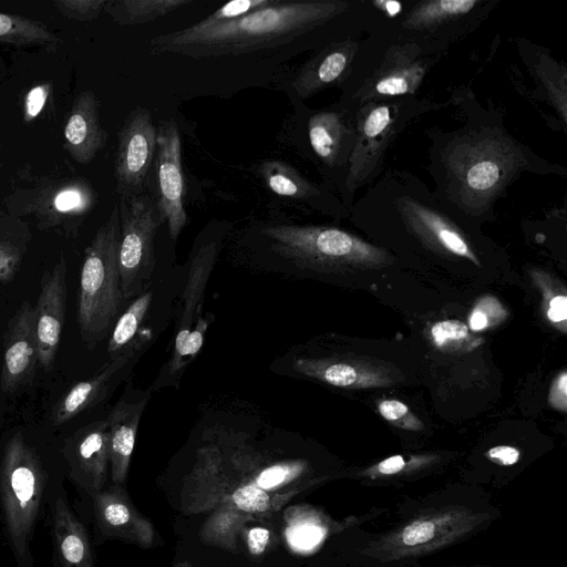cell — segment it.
<instances>
[{
    "instance_id": "cell-33",
    "label": "cell",
    "mask_w": 567,
    "mask_h": 567,
    "mask_svg": "<svg viewBox=\"0 0 567 567\" xmlns=\"http://www.w3.org/2000/svg\"><path fill=\"white\" fill-rule=\"evenodd\" d=\"M275 0H233L215 12L198 21L202 25H216L235 21L258 9L271 4Z\"/></svg>"
},
{
    "instance_id": "cell-31",
    "label": "cell",
    "mask_w": 567,
    "mask_h": 567,
    "mask_svg": "<svg viewBox=\"0 0 567 567\" xmlns=\"http://www.w3.org/2000/svg\"><path fill=\"white\" fill-rule=\"evenodd\" d=\"M468 327L460 320H443L430 329L433 346L449 353H465L482 344L483 340L470 332Z\"/></svg>"
},
{
    "instance_id": "cell-7",
    "label": "cell",
    "mask_w": 567,
    "mask_h": 567,
    "mask_svg": "<svg viewBox=\"0 0 567 567\" xmlns=\"http://www.w3.org/2000/svg\"><path fill=\"white\" fill-rule=\"evenodd\" d=\"M97 194L83 176L17 172L11 190L3 198L6 210L19 218H32L42 231L76 237L92 212Z\"/></svg>"
},
{
    "instance_id": "cell-44",
    "label": "cell",
    "mask_w": 567,
    "mask_h": 567,
    "mask_svg": "<svg viewBox=\"0 0 567 567\" xmlns=\"http://www.w3.org/2000/svg\"><path fill=\"white\" fill-rule=\"evenodd\" d=\"M373 4L391 18L398 16L402 8V4L398 1H375Z\"/></svg>"
},
{
    "instance_id": "cell-24",
    "label": "cell",
    "mask_w": 567,
    "mask_h": 567,
    "mask_svg": "<svg viewBox=\"0 0 567 567\" xmlns=\"http://www.w3.org/2000/svg\"><path fill=\"white\" fill-rule=\"evenodd\" d=\"M151 394V389H134L127 384L123 395L106 416L110 463L114 480H120L124 475L135 445L141 417Z\"/></svg>"
},
{
    "instance_id": "cell-32",
    "label": "cell",
    "mask_w": 567,
    "mask_h": 567,
    "mask_svg": "<svg viewBox=\"0 0 567 567\" xmlns=\"http://www.w3.org/2000/svg\"><path fill=\"white\" fill-rule=\"evenodd\" d=\"M507 310L493 296L480 298L468 316V329L481 332L502 323L507 318Z\"/></svg>"
},
{
    "instance_id": "cell-6",
    "label": "cell",
    "mask_w": 567,
    "mask_h": 567,
    "mask_svg": "<svg viewBox=\"0 0 567 567\" xmlns=\"http://www.w3.org/2000/svg\"><path fill=\"white\" fill-rule=\"evenodd\" d=\"M117 203L96 230L83 255L76 303L80 337L89 350L110 334L127 302L123 299L117 264Z\"/></svg>"
},
{
    "instance_id": "cell-3",
    "label": "cell",
    "mask_w": 567,
    "mask_h": 567,
    "mask_svg": "<svg viewBox=\"0 0 567 567\" xmlns=\"http://www.w3.org/2000/svg\"><path fill=\"white\" fill-rule=\"evenodd\" d=\"M433 167L441 196L465 215L487 210L529 159L522 145L496 126L476 124L450 136L436 147Z\"/></svg>"
},
{
    "instance_id": "cell-17",
    "label": "cell",
    "mask_w": 567,
    "mask_h": 567,
    "mask_svg": "<svg viewBox=\"0 0 567 567\" xmlns=\"http://www.w3.org/2000/svg\"><path fill=\"white\" fill-rule=\"evenodd\" d=\"M254 171L269 194L281 199L282 203L329 216L347 212L337 194L327 186H321L305 177L286 161L266 158L259 162Z\"/></svg>"
},
{
    "instance_id": "cell-36",
    "label": "cell",
    "mask_w": 567,
    "mask_h": 567,
    "mask_svg": "<svg viewBox=\"0 0 567 567\" xmlns=\"http://www.w3.org/2000/svg\"><path fill=\"white\" fill-rule=\"evenodd\" d=\"M233 499L238 508L245 512H264L269 506V496L260 487L246 485L237 488Z\"/></svg>"
},
{
    "instance_id": "cell-8",
    "label": "cell",
    "mask_w": 567,
    "mask_h": 567,
    "mask_svg": "<svg viewBox=\"0 0 567 567\" xmlns=\"http://www.w3.org/2000/svg\"><path fill=\"white\" fill-rule=\"evenodd\" d=\"M420 105L412 99L371 101L355 111V140L349 158L340 199L348 209L355 192L371 182L381 168L386 148Z\"/></svg>"
},
{
    "instance_id": "cell-20",
    "label": "cell",
    "mask_w": 567,
    "mask_h": 567,
    "mask_svg": "<svg viewBox=\"0 0 567 567\" xmlns=\"http://www.w3.org/2000/svg\"><path fill=\"white\" fill-rule=\"evenodd\" d=\"M142 348H131L110 357L92 377L75 383L56 403L52 411V423L61 425L99 403L128 373L140 357Z\"/></svg>"
},
{
    "instance_id": "cell-41",
    "label": "cell",
    "mask_w": 567,
    "mask_h": 567,
    "mask_svg": "<svg viewBox=\"0 0 567 567\" xmlns=\"http://www.w3.org/2000/svg\"><path fill=\"white\" fill-rule=\"evenodd\" d=\"M412 463L414 462L406 461L402 455H393L378 463L371 468V473L378 475H394L402 472Z\"/></svg>"
},
{
    "instance_id": "cell-2",
    "label": "cell",
    "mask_w": 567,
    "mask_h": 567,
    "mask_svg": "<svg viewBox=\"0 0 567 567\" xmlns=\"http://www.w3.org/2000/svg\"><path fill=\"white\" fill-rule=\"evenodd\" d=\"M349 7L343 1L275 0L235 21L216 25L196 22L158 35L150 41V52L195 60L292 53V49L315 44Z\"/></svg>"
},
{
    "instance_id": "cell-1",
    "label": "cell",
    "mask_w": 567,
    "mask_h": 567,
    "mask_svg": "<svg viewBox=\"0 0 567 567\" xmlns=\"http://www.w3.org/2000/svg\"><path fill=\"white\" fill-rule=\"evenodd\" d=\"M226 246L237 266L287 279L338 277L394 261L385 249L347 230L299 223L278 210L234 227Z\"/></svg>"
},
{
    "instance_id": "cell-9",
    "label": "cell",
    "mask_w": 567,
    "mask_h": 567,
    "mask_svg": "<svg viewBox=\"0 0 567 567\" xmlns=\"http://www.w3.org/2000/svg\"><path fill=\"white\" fill-rule=\"evenodd\" d=\"M269 370L342 389L386 388L404 379L386 362L349 353H320L308 343L290 347L270 363Z\"/></svg>"
},
{
    "instance_id": "cell-12",
    "label": "cell",
    "mask_w": 567,
    "mask_h": 567,
    "mask_svg": "<svg viewBox=\"0 0 567 567\" xmlns=\"http://www.w3.org/2000/svg\"><path fill=\"white\" fill-rule=\"evenodd\" d=\"M157 144V128L151 112L136 107L125 117L114 157L118 198L131 199L145 193V182Z\"/></svg>"
},
{
    "instance_id": "cell-35",
    "label": "cell",
    "mask_w": 567,
    "mask_h": 567,
    "mask_svg": "<svg viewBox=\"0 0 567 567\" xmlns=\"http://www.w3.org/2000/svg\"><path fill=\"white\" fill-rule=\"evenodd\" d=\"M106 2L107 0H55L53 6L69 20L87 22L100 16Z\"/></svg>"
},
{
    "instance_id": "cell-15",
    "label": "cell",
    "mask_w": 567,
    "mask_h": 567,
    "mask_svg": "<svg viewBox=\"0 0 567 567\" xmlns=\"http://www.w3.org/2000/svg\"><path fill=\"white\" fill-rule=\"evenodd\" d=\"M157 128L156 167L158 178L157 205L167 224L172 240H176L188 217L184 208V176L182 140L173 120L161 121Z\"/></svg>"
},
{
    "instance_id": "cell-23",
    "label": "cell",
    "mask_w": 567,
    "mask_h": 567,
    "mask_svg": "<svg viewBox=\"0 0 567 567\" xmlns=\"http://www.w3.org/2000/svg\"><path fill=\"white\" fill-rule=\"evenodd\" d=\"M107 133L102 126L99 100L84 90L75 97L63 128V148L80 164H89L102 151Z\"/></svg>"
},
{
    "instance_id": "cell-26",
    "label": "cell",
    "mask_w": 567,
    "mask_h": 567,
    "mask_svg": "<svg viewBox=\"0 0 567 567\" xmlns=\"http://www.w3.org/2000/svg\"><path fill=\"white\" fill-rule=\"evenodd\" d=\"M32 240L29 224L0 208V282L9 284L18 274Z\"/></svg>"
},
{
    "instance_id": "cell-42",
    "label": "cell",
    "mask_w": 567,
    "mask_h": 567,
    "mask_svg": "<svg viewBox=\"0 0 567 567\" xmlns=\"http://www.w3.org/2000/svg\"><path fill=\"white\" fill-rule=\"evenodd\" d=\"M291 542L299 547L312 546L319 539V530L313 527H298L290 533Z\"/></svg>"
},
{
    "instance_id": "cell-28",
    "label": "cell",
    "mask_w": 567,
    "mask_h": 567,
    "mask_svg": "<svg viewBox=\"0 0 567 567\" xmlns=\"http://www.w3.org/2000/svg\"><path fill=\"white\" fill-rule=\"evenodd\" d=\"M59 38L42 22L23 16L0 13V44L41 48L53 52Z\"/></svg>"
},
{
    "instance_id": "cell-21",
    "label": "cell",
    "mask_w": 567,
    "mask_h": 567,
    "mask_svg": "<svg viewBox=\"0 0 567 567\" xmlns=\"http://www.w3.org/2000/svg\"><path fill=\"white\" fill-rule=\"evenodd\" d=\"M47 522L54 567H93L87 532L71 505L64 486L52 501Z\"/></svg>"
},
{
    "instance_id": "cell-11",
    "label": "cell",
    "mask_w": 567,
    "mask_h": 567,
    "mask_svg": "<svg viewBox=\"0 0 567 567\" xmlns=\"http://www.w3.org/2000/svg\"><path fill=\"white\" fill-rule=\"evenodd\" d=\"M480 516L461 507H449L420 516L374 544L372 554L385 559L421 555L443 547L471 532Z\"/></svg>"
},
{
    "instance_id": "cell-25",
    "label": "cell",
    "mask_w": 567,
    "mask_h": 567,
    "mask_svg": "<svg viewBox=\"0 0 567 567\" xmlns=\"http://www.w3.org/2000/svg\"><path fill=\"white\" fill-rule=\"evenodd\" d=\"M352 40L331 42L297 71L290 83L296 97L307 100L320 90L341 80L358 51Z\"/></svg>"
},
{
    "instance_id": "cell-29",
    "label": "cell",
    "mask_w": 567,
    "mask_h": 567,
    "mask_svg": "<svg viewBox=\"0 0 567 567\" xmlns=\"http://www.w3.org/2000/svg\"><path fill=\"white\" fill-rule=\"evenodd\" d=\"M192 0H107L104 12L120 25H138L161 19Z\"/></svg>"
},
{
    "instance_id": "cell-45",
    "label": "cell",
    "mask_w": 567,
    "mask_h": 567,
    "mask_svg": "<svg viewBox=\"0 0 567 567\" xmlns=\"http://www.w3.org/2000/svg\"><path fill=\"white\" fill-rule=\"evenodd\" d=\"M1 165H2V158H1V156H0V167H1Z\"/></svg>"
},
{
    "instance_id": "cell-4",
    "label": "cell",
    "mask_w": 567,
    "mask_h": 567,
    "mask_svg": "<svg viewBox=\"0 0 567 567\" xmlns=\"http://www.w3.org/2000/svg\"><path fill=\"white\" fill-rule=\"evenodd\" d=\"M64 478L65 471H54L22 432H14L4 442L0 452V517L17 567H34L32 542Z\"/></svg>"
},
{
    "instance_id": "cell-22",
    "label": "cell",
    "mask_w": 567,
    "mask_h": 567,
    "mask_svg": "<svg viewBox=\"0 0 567 567\" xmlns=\"http://www.w3.org/2000/svg\"><path fill=\"white\" fill-rule=\"evenodd\" d=\"M162 301H164V285L162 281L154 280L144 292L127 303L110 331L106 344L110 357L131 348L145 350L150 348L155 341L153 310Z\"/></svg>"
},
{
    "instance_id": "cell-43",
    "label": "cell",
    "mask_w": 567,
    "mask_h": 567,
    "mask_svg": "<svg viewBox=\"0 0 567 567\" xmlns=\"http://www.w3.org/2000/svg\"><path fill=\"white\" fill-rule=\"evenodd\" d=\"M269 540V532L266 528L255 527L248 534L249 551L254 555L261 554Z\"/></svg>"
},
{
    "instance_id": "cell-14",
    "label": "cell",
    "mask_w": 567,
    "mask_h": 567,
    "mask_svg": "<svg viewBox=\"0 0 567 567\" xmlns=\"http://www.w3.org/2000/svg\"><path fill=\"white\" fill-rule=\"evenodd\" d=\"M59 451L65 476L76 489L89 496L101 492L110 462L107 417L78 429Z\"/></svg>"
},
{
    "instance_id": "cell-16",
    "label": "cell",
    "mask_w": 567,
    "mask_h": 567,
    "mask_svg": "<svg viewBox=\"0 0 567 567\" xmlns=\"http://www.w3.org/2000/svg\"><path fill=\"white\" fill-rule=\"evenodd\" d=\"M306 133L320 167L337 176V195L340 196L355 140V112L315 111L307 117Z\"/></svg>"
},
{
    "instance_id": "cell-13",
    "label": "cell",
    "mask_w": 567,
    "mask_h": 567,
    "mask_svg": "<svg viewBox=\"0 0 567 567\" xmlns=\"http://www.w3.org/2000/svg\"><path fill=\"white\" fill-rule=\"evenodd\" d=\"M434 50L424 53L419 43L395 45L386 52L381 65L365 79L352 99L357 106L380 99L413 95L433 64Z\"/></svg>"
},
{
    "instance_id": "cell-40",
    "label": "cell",
    "mask_w": 567,
    "mask_h": 567,
    "mask_svg": "<svg viewBox=\"0 0 567 567\" xmlns=\"http://www.w3.org/2000/svg\"><path fill=\"white\" fill-rule=\"evenodd\" d=\"M486 456L497 464L509 466L518 462L520 452L511 445H497L489 449Z\"/></svg>"
},
{
    "instance_id": "cell-27",
    "label": "cell",
    "mask_w": 567,
    "mask_h": 567,
    "mask_svg": "<svg viewBox=\"0 0 567 567\" xmlns=\"http://www.w3.org/2000/svg\"><path fill=\"white\" fill-rule=\"evenodd\" d=\"M480 3L477 0L422 1L409 11L402 27L410 31L431 30L467 17Z\"/></svg>"
},
{
    "instance_id": "cell-38",
    "label": "cell",
    "mask_w": 567,
    "mask_h": 567,
    "mask_svg": "<svg viewBox=\"0 0 567 567\" xmlns=\"http://www.w3.org/2000/svg\"><path fill=\"white\" fill-rule=\"evenodd\" d=\"M548 403L558 411H567V372L565 370L553 381L548 392Z\"/></svg>"
},
{
    "instance_id": "cell-19",
    "label": "cell",
    "mask_w": 567,
    "mask_h": 567,
    "mask_svg": "<svg viewBox=\"0 0 567 567\" xmlns=\"http://www.w3.org/2000/svg\"><path fill=\"white\" fill-rule=\"evenodd\" d=\"M38 364L34 309L29 300H23L8 321L3 334L1 390L13 393L29 384Z\"/></svg>"
},
{
    "instance_id": "cell-18",
    "label": "cell",
    "mask_w": 567,
    "mask_h": 567,
    "mask_svg": "<svg viewBox=\"0 0 567 567\" xmlns=\"http://www.w3.org/2000/svg\"><path fill=\"white\" fill-rule=\"evenodd\" d=\"M66 259L61 251L55 264L45 270L34 309L39 365L50 371L61 342L66 310Z\"/></svg>"
},
{
    "instance_id": "cell-30",
    "label": "cell",
    "mask_w": 567,
    "mask_h": 567,
    "mask_svg": "<svg viewBox=\"0 0 567 567\" xmlns=\"http://www.w3.org/2000/svg\"><path fill=\"white\" fill-rule=\"evenodd\" d=\"M529 274L542 292L544 311L548 321L565 333L567 330V292L565 286L543 270L532 269Z\"/></svg>"
},
{
    "instance_id": "cell-10",
    "label": "cell",
    "mask_w": 567,
    "mask_h": 567,
    "mask_svg": "<svg viewBox=\"0 0 567 567\" xmlns=\"http://www.w3.org/2000/svg\"><path fill=\"white\" fill-rule=\"evenodd\" d=\"M117 206L120 284L123 299L128 303L155 280V238L166 221L156 198L147 193L131 199L118 198Z\"/></svg>"
},
{
    "instance_id": "cell-39",
    "label": "cell",
    "mask_w": 567,
    "mask_h": 567,
    "mask_svg": "<svg viewBox=\"0 0 567 567\" xmlns=\"http://www.w3.org/2000/svg\"><path fill=\"white\" fill-rule=\"evenodd\" d=\"M289 473V467L284 465H271L262 470L256 478V482L261 488H272L281 484Z\"/></svg>"
},
{
    "instance_id": "cell-34",
    "label": "cell",
    "mask_w": 567,
    "mask_h": 567,
    "mask_svg": "<svg viewBox=\"0 0 567 567\" xmlns=\"http://www.w3.org/2000/svg\"><path fill=\"white\" fill-rule=\"evenodd\" d=\"M377 406L380 415L398 427L410 431H420L423 429V423L420 419L400 400H380Z\"/></svg>"
},
{
    "instance_id": "cell-37",
    "label": "cell",
    "mask_w": 567,
    "mask_h": 567,
    "mask_svg": "<svg viewBox=\"0 0 567 567\" xmlns=\"http://www.w3.org/2000/svg\"><path fill=\"white\" fill-rule=\"evenodd\" d=\"M51 92V82L34 85L27 92L23 102L24 123H31L41 114Z\"/></svg>"
},
{
    "instance_id": "cell-5",
    "label": "cell",
    "mask_w": 567,
    "mask_h": 567,
    "mask_svg": "<svg viewBox=\"0 0 567 567\" xmlns=\"http://www.w3.org/2000/svg\"><path fill=\"white\" fill-rule=\"evenodd\" d=\"M234 227L235 224L229 220L212 219L195 237L184 267L172 352L150 386L152 393L165 388L177 389L185 370L202 350L206 332L214 320L213 316L204 315L206 288Z\"/></svg>"
}]
</instances>
